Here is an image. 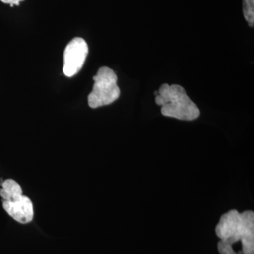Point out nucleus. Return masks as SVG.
I'll list each match as a JSON object with an SVG mask.
<instances>
[{
    "mask_svg": "<svg viewBox=\"0 0 254 254\" xmlns=\"http://www.w3.org/2000/svg\"><path fill=\"white\" fill-rule=\"evenodd\" d=\"M155 103L161 106L162 115L183 121H193L200 116V110L180 85L164 83L155 92Z\"/></svg>",
    "mask_w": 254,
    "mask_h": 254,
    "instance_id": "f03ea898",
    "label": "nucleus"
},
{
    "mask_svg": "<svg viewBox=\"0 0 254 254\" xmlns=\"http://www.w3.org/2000/svg\"><path fill=\"white\" fill-rule=\"evenodd\" d=\"M215 233L220 239L218 252L220 254H237L234 245L240 242L242 254H254V213L246 210L239 213L231 210L220 219Z\"/></svg>",
    "mask_w": 254,
    "mask_h": 254,
    "instance_id": "f257e3e1",
    "label": "nucleus"
},
{
    "mask_svg": "<svg viewBox=\"0 0 254 254\" xmlns=\"http://www.w3.org/2000/svg\"><path fill=\"white\" fill-rule=\"evenodd\" d=\"M0 1H2L4 4H10V6H14V5L18 6L20 2H21V1H24V0H0Z\"/></svg>",
    "mask_w": 254,
    "mask_h": 254,
    "instance_id": "6e6552de",
    "label": "nucleus"
},
{
    "mask_svg": "<svg viewBox=\"0 0 254 254\" xmlns=\"http://www.w3.org/2000/svg\"><path fill=\"white\" fill-rule=\"evenodd\" d=\"M3 208L9 216L21 224H27L33 220L34 210L31 200L23 194L9 200L3 201Z\"/></svg>",
    "mask_w": 254,
    "mask_h": 254,
    "instance_id": "39448f33",
    "label": "nucleus"
},
{
    "mask_svg": "<svg viewBox=\"0 0 254 254\" xmlns=\"http://www.w3.org/2000/svg\"><path fill=\"white\" fill-rule=\"evenodd\" d=\"M88 53V45L83 38H75L69 42L64 53L63 72L65 76H75L83 67Z\"/></svg>",
    "mask_w": 254,
    "mask_h": 254,
    "instance_id": "20e7f679",
    "label": "nucleus"
},
{
    "mask_svg": "<svg viewBox=\"0 0 254 254\" xmlns=\"http://www.w3.org/2000/svg\"><path fill=\"white\" fill-rule=\"evenodd\" d=\"M243 13L251 27L254 24V0H243Z\"/></svg>",
    "mask_w": 254,
    "mask_h": 254,
    "instance_id": "0eeeda50",
    "label": "nucleus"
},
{
    "mask_svg": "<svg viewBox=\"0 0 254 254\" xmlns=\"http://www.w3.org/2000/svg\"><path fill=\"white\" fill-rule=\"evenodd\" d=\"M21 194H23L22 189L15 180L9 179L1 182L0 196L3 200H9L15 196Z\"/></svg>",
    "mask_w": 254,
    "mask_h": 254,
    "instance_id": "423d86ee",
    "label": "nucleus"
},
{
    "mask_svg": "<svg viewBox=\"0 0 254 254\" xmlns=\"http://www.w3.org/2000/svg\"><path fill=\"white\" fill-rule=\"evenodd\" d=\"M93 78L95 83L88 97V105L91 108L110 105L118 99L120 89L117 83L118 76L113 69L103 66Z\"/></svg>",
    "mask_w": 254,
    "mask_h": 254,
    "instance_id": "7ed1b4c3",
    "label": "nucleus"
}]
</instances>
